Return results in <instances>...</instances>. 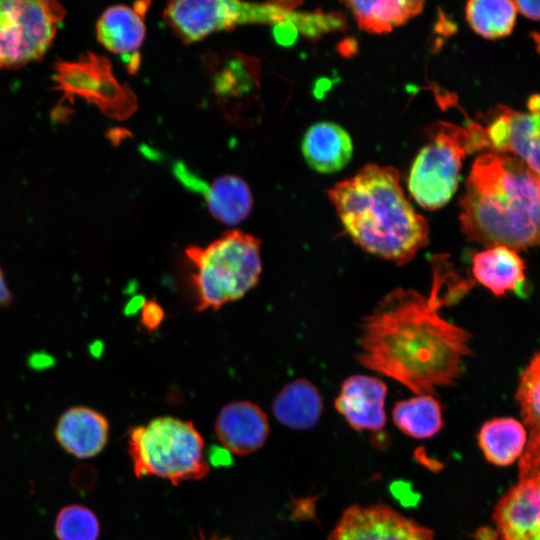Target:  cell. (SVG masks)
Listing matches in <instances>:
<instances>
[{"mask_svg":"<svg viewBox=\"0 0 540 540\" xmlns=\"http://www.w3.org/2000/svg\"><path fill=\"white\" fill-rule=\"evenodd\" d=\"M204 445L192 422L164 416L132 428L128 452L137 478L157 476L178 485L209 473Z\"/></svg>","mask_w":540,"mask_h":540,"instance_id":"5","label":"cell"},{"mask_svg":"<svg viewBox=\"0 0 540 540\" xmlns=\"http://www.w3.org/2000/svg\"><path fill=\"white\" fill-rule=\"evenodd\" d=\"M301 2L252 3L235 0H180L169 2L164 18L185 43H194L214 32L246 24H274L292 21Z\"/></svg>","mask_w":540,"mask_h":540,"instance_id":"7","label":"cell"},{"mask_svg":"<svg viewBox=\"0 0 540 540\" xmlns=\"http://www.w3.org/2000/svg\"><path fill=\"white\" fill-rule=\"evenodd\" d=\"M460 207L462 231L470 241L516 251L540 247V174L516 156L477 157Z\"/></svg>","mask_w":540,"mask_h":540,"instance_id":"2","label":"cell"},{"mask_svg":"<svg viewBox=\"0 0 540 540\" xmlns=\"http://www.w3.org/2000/svg\"><path fill=\"white\" fill-rule=\"evenodd\" d=\"M116 5L106 9L96 24L98 41L110 52L138 57L146 34L144 15L147 7Z\"/></svg>","mask_w":540,"mask_h":540,"instance_id":"16","label":"cell"},{"mask_svg":"<svg viewBox=\"0 0 540 540\" xmlns=\"http://www.w3.org/2000/svg\"><path fill=\"white\" fill-rule=\"evenodd\" d=\"M328 540H434V533L386 504H353L343 511Z\"/></svg>","mask_w":540,"mask_h":540,"instance_id":"11","label":"cell"},{"mask_svg":"<svg viewBox=\"0 0 540 540\" xmlns=\"http://www.w3.org/2000/svg\"><path fill=\"white\" fill-rule=\"evenodd\" d=\"M534 40H535V42L537 44L538 50L540 51V33L534 34Z\"/></svg>","mask_w":540,"mask_h":540,"instance_id":"31","label":"cell"},{"mask_svg":"<svg viewBox=\"0 0 540 540\" xmlns=\"http://www.w3.org/2000/svg\"><path fill=\"white\" fill-rule=\"evenodd\" d=\"M54 531L57 540H98L100 523L88 507L70 504L59 510Z\"/></svg>","mask_w":540,"mask_h":540,"instance_id":"25","label":"cell"},{"mask_svg":"<svg viewBox=\"0 0 540 540\" xmlns=\"http://www.w3.org/2000/svg\"><path fill=\"white\" fill-rule=\"evenodd\" d=\"M516 10L527 18L540 20V1H513Z\"/></svg>","mask_w":540,"mask_h":540,"instance_id":"29","label":"cell"},{"mask_svg":"<svg viewBox=\"0 0 540 540\" xmlns=\"http://www.w3.org/2000/svg\"><path fill=\"white\" fill-rule=\"evenodd\" d=\"M63 64L58 75L60 89L65 87L96 103L113 118H127L136 110L135 94L118 82L105 58L88 54L79 62Z\"/></svg>","mask_w":540,"mask_h":540,"instance_id":"9","label":"cell"},{"mask_svg":"<svg viewBox=\"0 0 540 540\" xmlns=\"http://www.w3.org/2000/svg\"><path fill=\"white\" fill-rule=\"evenodd\" d=\"M386 395L387 386L379 378L350 376L341 386L335 408L354 430L376 432L386 424Z\"/></svg>","mask_w":540,"mask_h":540,"instance_id":"13","label":"cell"},{"mask_svg":"<svg viewBox=\"0 0 540 540\" xmlns=\"http://www.w3.org/2000/svg\"><path fill=\"white\" fill-rule=\"evenodd\" d=\"M202 191L210 214L219 222L236 225L245 220L253 207L248 184L235 175L216 178Z\"/></svg>","mask_w":540,"mask_h":540,"instance_id":"20","label":"cell"},{"mask_svg":"<svg viewBox=\"0 0 540 540\" xmlns=\"http://www.w3.org/2000/svg\"><path fill=\"white\" fill-rule=\"evenodd\" d=\"M64 17L56 1L0 0V69L42 58Z\"/></svg>","mask_w":540,"mask_h":540,"instance_id":"8","label":"cell"},{"mask_svg":"<svg viewBox=\"0 0 540 540\" xmlns=\"http://www.w3.org/2000/svg\"><path fill=\"white\" fill-rule=\"evenodd\" d=\"M519 468L520 481L540 483V434L531 435Z\"/></svg>","mask_w":540,"mask_h":540,"instance_id":"27","label":"cell"},{"mask_svg":"<svg viewBox=\"0 0 540 540\" xmlns=\"http://www.w3.org/2000/svg\"><path fill=\"white\" fill-rule=\"evenodd\" d=\"M513 1L472 0L466 4V20L474 32L486 39L509 35L516 19Z\"/></svg>","mask_w":540,"mask_h":540,"instance_id":"24","label":"cell"},{"mask_svg":"<svg viewBox=\"0 0 540 540\" xmlns=\"http://www.w3.org/2000/svg\"><path fill=\"white\" fill-rule=\"evenodd\" d=\"M12 301L11 291L0 267V307L8 306Z\"/></svg>","mask_w":540,"mask_h":540,"instance_id":"30","label":"cell"},{"mask_svg":"<svg viewBox=\"0 0 540 540\" xmlns=\"http://www.w3.org/2000/svg\"><path fill=\"white\" fill-rule=\"evenodd\" d=\"M185 254L194 269L197 311L217 310L259 283L261 241L252 234L229 230L205 247H186Z\"/></svg>","mask_w":540,"mask_h":540,"instance_id":"4","label":"cell"},{"mask_svg":"<svg viewBox=\"0 0 540 540\" xmlns=\"http://www.w3.org/2000/svg\"><path fill=\"white\" fill-rule=\"evenodd\" d=\"M302 153L312 169L320 173H334L350 162L353 144L350 135L340 125L319 122L306 131Z\"/></svg>","mask_w":540,"mask_h":540,"instance_id":"18","label":"cell"},{"mask_svg":"<svg viewBox=\"0 0 540 540\" xmlns=\"http://www.w3.org/2000/svg\"><path fill=\"white\" fill-rule=\"evenodd\" d=\"M431 264L429 295L403 288L385 295L362 322L356 356L361 365L416 395L454 384L471 354L470 334L440 312L464 296L471 283L454 271L446 255L433 257Z\"/></svg>","mask_w":540,"mask_h":540,"instance_id":"1","label":"cell"},{"mask_svg":"<svg viewBox=\"0 0 540 540\" xmlns=\"http://www.w3.org/2000/svg\"><path fill=\"white\" fill-rule=\"evenodd\" d=\"M266 413L250 401H234L222 407L215 421V435L229 452L245 456L260 449L269 435Z\"/></svg>","mask_w":540,"mask_h":540,"instance_id":"12","label":"cell"},{"mask_svg":"<svg viewBox=\"0 0 540 540\" xmlns=\"http://www.w3.org/2000/svg\"><path fill=\"white\" fill-rule=\"evenodd\" d=\"M478 443L489 462L506 466L522 454L526 431L523 425L513 418H494L482 425Z\"/></svg>","mask_w":540,"mask_h":540,"instance_id":"22","label":"cell"},{"mask_svg":"<svg viewBox=\"0 0 540 540\" xmlns=\"http://www.w3.org/2000/svg\"><path fill=\"white\" fill-rule=\"evenodd\" d=\"M516 398L531 435L540 434V352L521 374Z\"/></svg>","mask_w":540,"mask_h":540,"instance_id":"26","label":"cell"},{"mask_svg":"<svg viewBox=\"0 0 540 540\" xmlns=\"http://www.w3.org/2000/svg\"><path fill=\"white\" fill-rule=\"evenodd\" d=\"M164 316L161 306L154 302H146L141 314V322L148 330H153L159 326Z\"/></svg>","mask_w":540,"mask_h":540,"instance_id":"28","label":"cell"},{"mask_svg":"<svg viewBox=\"0 0 540 540\" xmlns=\"http://www.w3.org/2000/svg\"><path fill=\"white\" fill-rule=\"evenodd\" d=\"M483 149H487V143L481 125L472 122L464 128L437 122L431 141L412 164L408 179L411 196L424 209L443 207L458 188L464 157Z\"/></svg>","mask_w":540,"mask_h":540,"instance_id":"6","label":"cell"},{"mask_svg":"<svg viewBox=\"0 0 540 540\" xmlns=\"http://www.w3.org/2000/svg\"><path fill=\"white\" fill-rule=\"evenodd\" d=\"M54 435L68 454L79 459H88L97 456L106 447L109 423L97 410L74 406L60 416Z\"/></svg>","mask_w":540,"mask_h":540,"instance_id":"15","label":"cell"},{"mask_svg":"<svg viewBox=\"0 0 540 540\" xmlns=\"http://www.w3.org/2000/svg\"><path fill=\"white\" fill-rule=\"evenodd\" d=\"M400 174L368 164L328 196L345 231L366 252L403 265L428 244L429 225L406 199Z\"/></svg>","mask_w":540,"mask_h":540,"instance_id":"3","label":"cell"},{"mask_svg":"<svg viewBox=\"0 0 540 540\" xmlns=\"http://www.w3.org/2000/svg\"><path fill=\"white\" fill-rule=\"evenodd\" d=\"M528 110L499 106L482 128L490 152L512 153L540 174V95L530 97Z\"/></svg>","mask_w":540,"mask_h":540,"instance_id":"10","label":"cell"},{"mask_svg":"<svg viewBox=\"0 0 540 540\" xmlns=\"http://www.w3.org/2000/svg\"><path fill=\"white\" fill-rule=\"evenodd\" d=\"M202 540H230V539H228V538H216V537H212V538H210V539H204V538H203Z\"/></svg>","mask_w":540,"mask_h":540,"instance_id":"32","label":"cell"},{"mask_svg":"<svg viewBox=\"0 0 540 540\" xmlns=\"http://www.w3.org/2000/svg\"><path fill=\"white\" fill-rule=\"evenodd\" d=\"M362 30L381 34L392 31L418 15L425 2L412 0L345 1Z\"/></svg>","mask_w":540,"mask_h":540,"instance_id":"21","label":"cell"},{"mask_svg":"<svg viewBox=\"0 0 540 540\" xmlns=\"http://www.w3.org/2000/svg\"><path fill=\"white\" fill-rule=\"evenodd\" d=\"M524 271L525 265L518 252L506 246L488 247L473 256L472 273L475 280L496 296L511 291L523 295Z\"/></svg>","mask_w":540,"mask_h":540,"instance_id":"17","label":"cell"},{"mask_svg":"<svg viewBox=\"0 0 540 540\" xmlns=\"http://www.w3.org/2000/svg\"><path fill=\"white\" fill-rule=\"evenodd\" d=\"M442 405L433 394L398 401L392 411L396 427L409 437L429 439L444 426Z\"/></svg>","mask_w":540,"mask_h":540,"instance_id":"23","label":"cell"},{"mask_svg":"<svg viewBox=\"0 0 540 540\" xmlns=\"http://www.w3.org/2000/svg\"><path fill=\"white\" fill-rule=\"evenodd\" d=\"M493 517L503 540H540V483L520 481L498 501Z\"/></svg>","mask_w":540,"mask_h":540,"instance_id":"14","label":"cell"},{"mask_svg":"<svg viewBox=\"0 0 540 540\" xmlns=\"http://www.w3.org/2000/svg\"><path fill=\"white\" fill-rule=\"evenodd\" d=\"M322 410L323 403L318 389L304 378L286 384L272 403V411L277 421L296 430L315 426Z\"/></svg>","mask_w":540,"mask_h":540,"instance_id":"19","label":"cell"}]
</instances>
